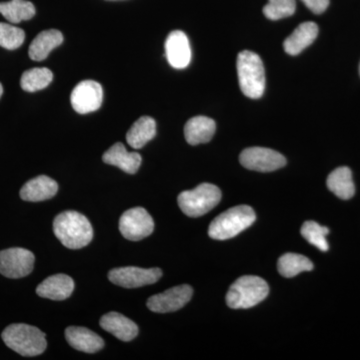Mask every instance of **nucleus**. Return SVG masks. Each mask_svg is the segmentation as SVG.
<instances>
[{"instance_id": "nucleus-1", "label": "nucleus", "mask_w": 360, "mask_h": 360, "mask_svg": "<svg viewBox=\"0 0 360 360\" xmlns=\"http://www.w3.org/2000/svg\"><path fill=\"white\" fill-rule=\"evenodd\" d=\"M56 238L65 248L79 250L91 243L94 229L89 220L77 212H61L53 221Z\"/></svg>"}, {"instance_id": "nucleus-2", "label": "nucleus", "mask_w": 360, "mask_h": 360, "mask_svg": "<svg viewBox=\"0 0 360 360\" xmlns=\"http://www.w3.org/2000/svg\"><path fill=\"white\" fill-rule=\"evenodd\" d=\"M7 347L22 356H37L46 349V336L40 329L25 323L7 326L1 335Z\"/></svg>"}, {"instance_id": "nucleus-3", "label": "nucleus", "mask_w": 360, "mask_h": 360, "mask_svg": "<svg viewBox=\"0 0 360 360\" xmlns=\"http://www.w3.org/2000/svg\"><path fill=\"white\" fill-rule=\"evenodd\" d=\"M255 219L257 215L250 206H236L222 212L213 220L208 229V234L217 240H226L245 231Z\"/></svg>"}, {"instance_id": "nucleus-4", "label": "nucleus", "mask_w": 360, "mask_h": 360, "mask_svg": "<svg viewBox=\"0 0 360 360\" xmlns=\"http://www.w3.org/2000/svg\"><path fill=\"white\" fill-rule=\"evenodd\" d=\"M238 75L239 86L245 96L257 99L264 96L265 71L259 56L250 51L240 52L238 58Z\"/></svg>"}, {"instance_id": "nucleus-5", "label": "nucleus", "mask_w": 360, "mask_h": 360, "mask_svg": "<svg viewBox=\"0 0 360 360\" xmlns=\"http://www.w3.org/2000/svg\"><path fill=\"white\" fill-rule=\"evenodd\" d=\"M269 292V284L264 279L255 276H241L229 288L226 303L233 309H250L264 300Z\"/></svg>"}, {"instance_id": "nucleus-6", "label": "nucleus", "mask_w": 360, "mask_h": 360, "mask_svg": "<svg viewBox=\"0 0 360 360\" xmlns=\"http://www.w3.org/2000/svg\"><path fill=\"white\" fill-rule=\"evenodd\" d=\"M221 200L219 187L210 184H202L193 191H184L177 201L180 210L189 217H200L212 210Z\"/></svg>"}, {"instance_id": "nucleus-7", "label": "nucleus", "mask_w": 360, "mask_h": 360, "mask_svg": "<svg viewBox=\"0 0 360 360\" xmlns=\"http://www.w3.org/2000/svg\"><path fill=\"white\" fill-rule=\"evenodd\" d=\"M35 257L32 251L14 248L0 251V274L8 278H21L32 274Z\"/></svg>"}, {"instance_id": "nucleus-8", "label": "nucleus", "mask_w": 360, "mask_h": 360, "mask_svg": "<svg viewBox=\"0 0 360 360\" xmlns=\"http://www.w3.org/2000/svg\"><path fill=\"white\" fill-rule=\"evenodd\" d=\"M120 231L125 238L139 241L155 231V222L146 210L134 207L127 210L120 220Z\"/></svg>"}, {"instance_id": "nucleus-9", "label": "nucleus", "mask_w": 360, "mask_h": 360, "mask_svg": "<svg viewBox=\"0 0 360 360\" xmlns=\"http://www.w3.org/2000/svg\"><path fill=\"white\" fill-rule=\"evenodd\" d=\"M162 276V271L155 269L127 266L110 270L108 278L111 283L125 288H137L158 283Z\"/></svg>"}, {"instance_id": "nucleus-10", "label": "nucleus", "mask_w": 360, "mask_h": 360, "mask_svg": "<svg viewBox=\"0 0 360 360\" xmlns=\"http://www.w3.org/2000/svg\"><path fill=\"white\" fill-rule=\"evenodd\" d=\"M241 165L255 172H271L285 167V158L276 150L265 148H246L239 156Z\"/></svg>"}, {"instance_id": "nucleus-11", "label": "nucleus", "mask_w": 360, "mask_h": 360, "mask_svg": "<svg viewBox=\"0 0 360 360\" xmlns=\"http://www.w3.org/2000/svg\"><path fill=\"white\" fill-rule=\"evenodd\" d=\"M103 101V86L94 80L79 82L71 92V105L80 115L96 111L101 108Z\"/></svg>"}, {"instance_id": "nucleus-12", "label": "nucleus", "mask_w": 360, "mask_h": 360, "mask_svg": "<svg viewBox=\"0 0 360 360\" xmlns=\"http://www.w3.org/2000/svg\"><path fill=\"white\" fill-rule=\"evenodd\" d=\"M193 290L187 284L175 286L165 292L151 296L148 300V307L158 314H167L179 310L193 297Z\"/></svg>"}, {"instance_id": "nucleus-13", "label": "nucleus", "mask_w": 360, "mask_h": 360, "mask_svg": "<svg viewBox=\"0 0 360 360\" xmlns=\"http://www.w3.org/2000/svg\"><path fill=\"white\" fill-rule=\"evenodd\" d=\"M165 56L169 65L176 70L188 66L191 60V49L186 33L174 30L168 34L165 41Z\"/></svg>"}, {"instance_id": "nucleus-14", "label": "nucleus", "mask_w": 360, "mask_h": 360, "mask_svg": "<svg viewBox=\"0 0 360 360\" xmlns=\"http://www.w3.org/2000/svg\"><path fill=\"white\" fill-rule=\"evenodd\" d=\"M58 184H56V180L46 175H40L26 182L21 188L20 198L25 201L39 202V201L51 200L58 193Z\"/></svg>"}, {"instance_id": "nucleus-15", "label": "nucleus", "mask_w": 360, "mask_h": 360, "mask_svg": "<svg viewBox=\"0 0 360 360\" xmlns=\"http://www.w3.org/2000/svg\"><path fill=\"white\" fill-rule=\"evenodd\" d=\"M65 338L70 347L86 354H96L103 349L104 341L89 328L70 326L66 328Z\"/></svg>"}, {"instance_id": "nucleus-16", "label": "nucleus", "mask_w": 360, "mask_h": 360, "mask_svg": "<svg viewBox=\"0 0 360 360\" xmlns=\"http://www.w3.org/2000/svg\"><path fill=\"white\" fill-rule=\"evenodd\" d=\"M75 281L66 274L49 276L37 286V293L40 297L51 300H65L72 295Z\"/></svg>"}, {"instance_id": "nucleus-17", "label": "nucleus", "mask_w": 360, "mask_h": 360, "mask_svg": "<svg viewBox=\"0 0 360 360\" xmlns=\"http://www.w3.org/2000/svg\"><path fill=\"white\" fill-rule=\"evenodd\" d=\"M101 326L122 341L134 340L139 335V328L135 322L118 312H110L101 319Z\"/></svg>"}, {"instance_id": "nucleus-18", "label": "nucleus", "mask_w": 360, "mask_h": 360, "mask_svg": "<svg viewBox=\"0 0 360 360\" xmlns=\"http://www.w3.org/2000/svg\"><path fill=\"white\" fill-rule=\"evenodd\" d=\"M103 160L106 165H115L127 172V174H136L141 165V156L137 153H129L120 142L111 146L103 155Z\"/></svg>"}, {"instance_id": "nucleus-19", "label": "nucleus", "mask_w": 360, "mask_h": 360, "mask_svg": "<svg viewBox=\"0 0 360 360\" xmlns=\"http://www.w3.org/2000/svg\"><path fill=\"white\" fill-rule=\"evenodd\" d=\"M317 34H319V26L316 23H302L284 41V51L290 56H297L312 44Z\"/></svg>"}, {"instance_id": "nucleus-20", "label": "nucleus", "mask_w": 360, "mask_h": 360, "mask_svg": "<svg viewBox=\"0 0 360 360\" xmlns=\"http://www.w3.org/2000/svg\"><path fill=\"white\" fill-rule=\"evenodd\" d=\"M217 125L214 120L206 116H195L187 122L184 127L186 141L191 146L212 141Z\"/></svg>"}, {"instance_id": "nucleus-21", "label": "nucleus", "mask_w": 360, "mask_h": 360, "mask_svg": "<svg viewBox=\"0 0 360 360\" xmlns=\"http://www.w3.org/2000/svg\"><path fill=\"white\" fill-rule=\"evenodd\" d=\"M63 42V33L56 30H45L40 32L30 46V58L34 61H42L54 49Z\"/></svg>"}, {"instance_id": "nucleus-22", "label": "nucleus", "mask_w": 360, "mask_h": 360, "mask_svg": "<svg viewBox=\"0 0 360 360\" xmlns=\"http://www.w3.org/2000/svg\"><path fill=\"white\" fill-rule=\"evenodd\" d=\"M326 184L329 191L341 200H347L354 198L355 187L352 170L348 167H338L333 170L328 175Z\"/></svg>"}, {"instance_id": "nucleus-23", "label": "nucleus", "mask_w": 360, "mask_h": 360, "mask_svg": "<svg viewBox=\"0 0 360 360\" xmlns=\"http://www.w3.org/2000/svg\"><path fill=\"white\" fill-rule=\"evenodd\" d=\"M155 120L153 117H149V116H142L132 124L129 132H127V143L132 148H142L148 141L155 139Z\"/></svg>"}, {"instance_id": "nucleus-24", "label": "nucleus", "mask_w": 360, "mask_h": 360, "mask_svg": "<svg viewBox=\"0 0 360 360\" xmlns=\"http://www.w3.org/2000/svg\"><path fill=\"white\" fill-rule=\"evenodd\" d=\"M0 13L11 23L32 20L35 15V7L27 0H11L0 2Z\"/></svg>"}, {"instance_id": "nucleus-25", "label": "nucleus", "mask_w": 360, "mask_h": 360, "mask_svg": "<svg viewBox=\"0 0 360 360\" xmlns=\"http://www.w3.org/2000/svg\"><path fill=\"white\" fill-rule=\"evenodd\" d=\"M277 269L281 276L291 278L300 274V272L310 271L314 269V264L309 258L302 255L286 253L279 258Z\"/></svg>"}, {"instance_id": "nucleus-26", "label": "nucleus", "mask_w": 360, "mask_h": 360, "mask_svg": "<svg viewBox=\"0 0 360 360\" xmlns=\"http://www.w3.org/2000/svg\"><path fill=\"white\" fill-rule=\"evenodd\" d=\"M53 75L49 68H32L23 72L20 79L21 89L27 92L39 91L49 86Z\"/></svg>"}, {"instance_id": "nucleus-27", "label": "nucleus", "mask_w": 360, "mask_h": 360, "mask_svg": "<svg viewBox=\"0 0 360 360\" xmlns=\"http://www.w3.org/2000/svg\"><path fill=\"white\" fill-rule=\"evenodd\" d=\"M300 232L303 238L307 239L310 245H314L319 250L326 252L329 250L328 243L326 240V236L329 233L328 227L321 226L317 222L310 220L303 224Z\"/></svg>"}, {"instance_id": "nucleus-28", "label": "nucleus", "mask_w": 360, "mask_h": 360, "mask_svg": "<svg viewBox=\"0 0 360 360\" xmlns=\"http://www.w3.org/2000/svg\"><path fill=\"white\" fill-rule=\"evenodd\" d=\"M295 0H269L264 7V14L270 20L290 18L295 13Z\"/></svg>"}, {"instance_id": "nucleus-29", "label": "nucleus", "mask_w": 360, "mask_h": 360, "mask_svg": "<svg viewBox=\"0 0 360 360\" xmlns=\"http://www.w3.org/2000/svg\"><path fill=\"white\" fill-rule=\"evenodd\" d=\"M25 33L16 26L0 22V46L8 51H14L22 45Z\"/></svg>"}, {"instance_id": "nucleus-30", "label": "nucleus", "mask_w": 360, "mask_h": 360, "mask_svg": "<svg viewBox=\"0 0 360 360\" xmlns=\"http://www.w3.org/2000/svg\"><path fill=\"white\" fill-rule=\"evenodd\" d=\"M310 11L315 14L323 13L329 6V0H302Z\"/></svg>"}, {"instance_id": "nucleus-31", "label": "nucleus", "mask_w": 360, "mask_h": 360, "mask_svg": "<svg viewBox=\"0 0 360 360\" xmlns=\"http://www.w3.org/2000/svg\"><path fill=\"white\" fill-rule=\"evenodd\" d=\"M2 94H4V87H2V84H0V97L2 96Z\"/></svg>"}, {"instance_id": "nucleus-32", "label": "nucleus", "mask_w": 360, "mask_h": 360, "mask_svg": "<svg viewBox=\"0 0 360 360\" xmlns=\"http://www.w3.org/2000/svg\"><path fill=\"white\" fill-rule=\"evenodd\" d=\"M108 1H116V0H108Z\"/></svg>"}, {"instance_id": "nucleus-33", "label": "nucleus", "mask_w": 360, "mask_h": 360, "mask_svg": "<svg viewBox=\"0 0 360 360\" xmlns=\"http://www.w3.org/2000/svg\"><path fill=\"white\" fill-rule=\"evenodd\" d=\"M359 71H360V68H359Z\"/></svg>"}]
</instances>
